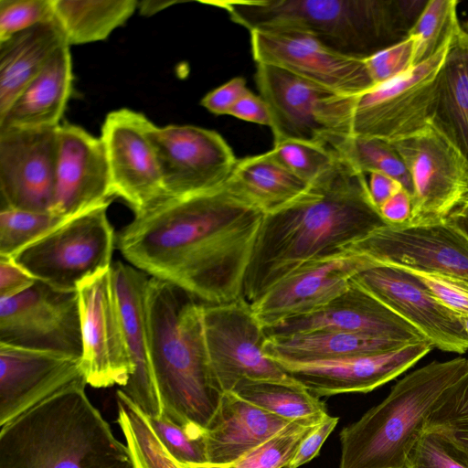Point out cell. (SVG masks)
<instances>
[{
	"label": "cell",
	"instance_id": "cell-1",
	"mask_svg": "<svg viewBox=\"0 0 468 468\" xmlns=\"http://www.w3.org/2000/svg\"><path fill=\"white\" fill-rule=\"evenodd\" d=\"M265 213L227 183L168 197L117 234L129 264L183 289L201 303L237 300Z\"/></svg>",
	"mask_w": 468,
	"mask_h": 468
},
{
	"label": "cell",
	"instance_id": "cell-2",
	"mask_svg": "<svg viewBox=\"0 0 468 468\" xmlns=\"http://www.w3.org/2000/svg\"><path fill=\"white\" fill-rule=\"evenodd\" d=\"M365 175L335 153L333 164L303 194L265 214L244 282L242 296L249 303L303 264L346 251L388 224Z\"/></svg>",
	"mask_w": 468,
	"mask_h": 468
},
{
	"label": "cell",
	"instance_id": "cell-3",
	"mask_svg": "<svg viewBox=\"0 0 468 468\" xmlns=\"http://www.w3.org/2000/svg\"><path fill=\"white\" fill-rule=\"evenodd\" d=\"M146 317L162 415L180 425L206 429L223 392L209 363L202 303L171 282L150 277Z\"/></svg>",
	"mask_w": 468,
	"mask_h": 468
},
{
	"label": "cell",
	"instance_id": "cell-4",
	"mask_svg": "<svg viewBox=\"0 0 468 468\" xmlns=\"http://www.w3.org/2000/svg\"><path fill=\"white\" fill-rule=\"evenodd\" d=\"M76 383L0 430V468H134L127 445Z\"/></svg>",
	"mask_w": 468,
	"mask_h": 468
},
{
	"label": "cell",
	"instance_id": "cell-5",
	"mask_svg": "<svg viewBox=\"0 0 468 468\" xmlns=\"http://www.w3.org/2000/svg\"><path fill=\"white\" fill-rule=\"evenodd\" d=\"M249 31L284 27L304 31L328 48L367 58L408 37L426 1L213 0Z\"/></svg>",
	"mask_w": 468,
	"mask_h": 468
},
{
	"label": "cell",
	"instance_id": "cell-6",
	"mask_svg": "<svg viewBox=\"0 0 468 468\" xmlns=\"http://www.w3.org/2000/svg\"><path fill=\"white\" fill-rule=\"evenodd\" d=\"M467 359L433 361L405 376L378 405L339 434V468H408L437 399L465 370Z\"/></svg>",
	"mask_w": 468,
	"mask_h": 468
},
{
	"label": "cell",
	"instance_id": "cell-7",
	"mask_svg": "<svg viewBox=\"0 0 468 468\" xmlns=\"http://www.w3.org/2000/svg\"><path fill=\"white\" fill-rule=\"evenodd\" d=\"M255 81L272 115L273 143L296 139L329 148L351 136L356 95L335 92L267 64H256Z\"/></svg>",
	"mask_w": 468,
	"mask_h": 468
},
{
	"label": "cell",
	"instance_id": "cell-8",
	"mask_svg": "<svg viewBox=\"0 0 468 468\" xmlns=\"http://www.w3.org/2000/svg\"><path fill=\"white\" fill-rule=\"evenodd\" d=\"M109 205L69 218L11 258L37 281L77 291L82 281L112 265L117 235L108 218Z\"/></svg>",
	"mask_w": 468,
	"mask_h": 468
},
{
	"label": "cell",
	"instance_id": "cell-9",
	"mask_svg": "<svg viewBox=\"0 0 468 468\" xmlns=\"http://www.w3.org/2000/svg\"><path fill=\"white\" fill-rule=\"evenodd\" d=\"M452 36L429 59L389 81L357 94L351 136L378 138L391 143L431 125L436 104L439 72Z\"/></svg>",
	"mask_w": 468,
	"mask_h": 468
},
{
	"label": "cell",
	"instance_id": "cell-10",
	"mask_svg": "<svg viewBox=\"0 0 468 468\" xmlns=\"http://www.w3.org/2000/svg\"><path fill=\"white\" fill-rule=\"evenodd\" d=\"M202 323L210 367L223 393L244 379L294 380L265 355L268 336L243 296L225 303H202Z\"/></svg>",
	"mask_w": 468,
	"mask_h": 468
},
{
	"label": "cell",
	"instance_id": "cell-11",
	"mask_svg": "<svg viewBox=\"0 0 468 468\" xmlns=\"http://www.w3.org/2000/svg\"><path fill=\"white\" fill-rule=\"evenodd\" d=\"M403 158L413 186L406 224L449 221L468 201V161L431 124L390 143Z\"/></svg>",
	"mask_w": 468,
	"mask_h": 468
},
{
	"label": "cell",
	"instance_id": "cell-12",
	"mask_svg": "<svg viewBox=\"0 0 468 468\" xmlns=\"http://www.w3.org/2000/svg\"><path fill=\"white\" fill-rule=\"evenodd\" d=\"M346 250L399 269L468 283V238L452 222L387 224Z\"/></svg>",
	"mask_w": 468,
	"mask_h": 468
},
{
	"label": "cell",
	"instance_id": "cell-13",
	"mask_svg": "<svg viewBox=\"0 0 468 468\" xmlns=\"http://www.w3.org/2000/svg\"><path fill=\"white\" fill-rule=\"evenodd\" d=\"M0 344L81 356L77 291L36 281L24 292L0 299Z\"/></svg>",
	"mask_w": 468,
	"mask_h": 468
},
{
	"label": "cell",
	"instance_id": "cell-14",
	"mask_svg": "<svg viewBox=\"0 0 468 468\" xmlns=\"http://www.w3.org/2000/svg\"><path fill=\"white\" fill-rule=\"evenodd\" d=\"M147 135L169 197L220 188L238 162L231 147L216 131L194 125L158 127L151 122Z\"/></svg>",
	"mask_w": 468,
	"mask_h": 468
},
{
	"label": "cell",
	"instance_id": "cell-15",
	"mask_svg": "<svg viewBox=\"0 0 468 468\" xmlns=\"http://www.w3.org/2000/svg\"><path fill=\"white\" fill-rule=\"evenodd\" d=\"M250 35L256 64L283 69L341 94L357 95L374 87L365 58L339 53L304 31L267 27Z\"/></svg>",
	"mask_w": 468,
	"mask_h": 468
},
{
	"label": "cell",
	"instance_id": "cell-16",
	"mask_svg": "<svg viewBox=\"0 0 468 468\" xmlns=\"http://www.w3.org/2000/svg\"><path fill=\"white\" fill-rule=\"evenodd\" d=\"M82 337L80 364L87 384L125 387L133 367L116 301L112 267L77 287Z\"/></svg>",
	"mask_w": 468,
	"mask_h": 468
},
{
	"label": "cell",
	"instance_id": "cell-17",
	"mask_svg": "<svg viewBox=\"0 0 468 468\" xmlns=\"http://www.w3.org/2000/svg\"><path fill=\"white\" fill-rule=\"evenodd\" d=\"M151 121L143 113L119 109L105 118L103 143L112 197L142 214L169 197L154 147L147 135Z\"/></svg>",
	"mask_w": 468,
	"mask_h": 468
},
{
	"label": "cell",
	"instance_id": "cell-18",
	"mask_svg": "<svg viewBox=\"0 0 468 468\" xmlns=\"http://www.w3.org/2000/svg\"><path fill=\"white\" fill-rule=\"evenodd\" d=\"M59 126L0 127L1 207L50 212Z\"/></svg>",
	"mask_w": 468,
	"mask_h": 468
},
{
	"label": "cell",
	"instance_id": "cell-19",
	"mask_svg": "<svg viewBox=\"0 0 468 468\" xmlns=\"http://www.w3.org/2000/svg\"><path fill=\"white\" fill-rule=\"evenodd\" d=\"M351 281L410 324L433 346L457 354L468 350L460 315L408 271L370 260Z\"/></svg>",
	"mask_w": 468,
	"mask_h": 468
},
{
	"label": "cell",
	"instance_id": "cell-20",
	"mask_svg": "<svg viewBox=\"0 0 468 468\" xmlns=\"http://www.w3.org/2000/svg\"><path fill=\"white\" fill-rule=\"evenodd\" d=\"M369 261L348 250L310 261L273 285L251 308L264 328L313 313L346 292L351 278Z\"/></svg>",
	"mask_w": 468,
	"mask_h": 468
},
{
	"label": "cell",
	"instance_id": "cell-21",
	"mask_svg": "<svg viewBox=\"0 0 468 468\" xmlns=\"http://www.w3.org/2000/svg\"><path fill=\"white\" fill-rule=\"evenodd\" d=\"M80 382V357L0 344V427Z\"/></svg>",
	"mask_w": 468,
	"mask_h": 468
},
{
	"label": "cell",
	"instance_id": "cell-22",
	"mask_svg": "<svg viewBox=\"0 0 468 468\" xmlns=\"http://www.w3.org/2000/svg\"><path fill=\"white\" fill-rule=\"evenodd\" d=\"M432 347L431 342L422 340L383 353L312 362L274 361L320 398L372 391L410 368Z\"/></svg>",
	"mask_w": 468,
	"mask_h": 468
},
{
	"label": "cell",
	"instance_id": "cell-23",
	"mask_svg": "<svg viewBox=\"0 0 468 468\" xmlns=\"http://www.w3.org/2000/svg\"><path fill=\"white\" fill-rule=\"evenodd\" d=\"M112 197L105 148L101 137L65 123L58 145L50 213L69 218Z\"/></svg>",
	"mask_w": 468,
	"mask_h": 468
},
{
	"label": "cell",
	"instance_id": "cell-24",
	"mask_svg": "<svg viewBox=\"0 0 468 468\" xmlns=\"http://www.w3.org/2000/svg\"><path fill=\"white\" fill-rule=\"evenodd\" d=\"M264 329L267 336L333 330L404 342L427 340L410 324L352 281L346 292L325 306Z\"/></svg>",
	"mask_w": 468,
	"mask_h": 468
},
{
	"label": "cell",
	"instance_id": "cell-25",
	"mask_svg": "<svg viewBox=\"0 0 468 468\" xmlns=\"http://www.w3.org/2000/svg\"><path fill=\"white\" fill-rule=\"evenodd\" d=\"M116 301L133 367L128 384L120 388L149 419L162 416L149 349L146 294L150 276L121 261L112 265Z\"/></svg>",
	"mask_w": 468,
	"mask_h": 468
},
{
	"label": "cell",
	"instance_id": "cell-26",
	"mask_svg": "<svg viewBox=\"0 0 468 468\" xmlns=\"http://www.w3.org/2000/svg\"><path fill=\"white\" fill-rule=\"evenodd\" d=\"M290 422L233 392H225L204 430L207 463L231 464Z\"/></svg>",
	"mask_w": 468,
	"mask_h": 468
},
{
	"label": "cell",
	"instance_id": "cell-27",
	"mask_svg": "<svg viewBox=\"0 0 468 468\" xmlns=\"http://www.w3.org/2000/svg\"><path fill=\"white\" fill-rule=\"evenodd\" d=\"M72 81L69 46L65 44L0 118V127L59 126Z\"/></svg>",
	"mask_w": 468,
	"mask_h": 468
},
{
	"label": "cell",
	"instance_id": "cell-28",
	"mask_svg": "<svg viewBox=\"0 0 468 468\" xmlns=\"http://www.w3.org/2000/svg\"><path fill=\"white\" fill-rule=\"evenodd\" d=\"M65 44L56 20L37 25L0 42V118Z\"/></svg>",
	"mask_w": 468,
	"mask_h": 468
},
{
	"label": "cell",
	"instance_id": "cell-29",
	"mask_svg": "<svg viewBox=\"0 0 468 468\" xmlns=\"http://www.w3.org/2000/svg\"><path fill=\"white\" fill-rule=\"evenodd\" d=\"M431 125L468 161V38L462 24L439 72Z\"/></svg>",
	"mask_w": 468,
	"mask_h": 468
},
{
	"label": "cell",
	"instance_id": "cell-30",
	"mask_svg": "<svg viewBox=\"0 0 468 468\" xmlns=\"http://www.w3.org/2000/svg\"><path fill=\"white\" fill-rule=\"evenodd\" d=\"M409 343L367 335L316 330L281 336H268L265 355L272 360L312 362L399 349Z\"/></svg>",
	"mask_w": 468,
	"mask_h": 468
},
{
	"label": "cell",
	"instance_id": "cell-31",
	"mask_svg": "<svg viewBox=\"0 0 468 468\" xmlns=\"http://www.w3.org/2000/svg\"><path fill=\"white\" fill-rule=\"evenodd\" d=\"M226 183L265 214L292 202L310 184L284 166L271 150L238 160Z\"/></svg>",
	"mask_w": 468,
	"mask_h": 468
},
{
	"label": "cell",
	"instance_id": "cell-32",
	"mask_svg": "<svg viewBox=\"0 0 468 468\" xmlns=\"http://www.w3.org/2000/svg\"><path fill=\"white\" fill-rule=\"evenodd\" d=\"M137 6L136 0H54L55 20L69 46L106 39Z\"/></svg>",
	"mask_w": 468,
	"mask_h": 468
},
{
	"label": "cell",
	"instance_id": "cell-33",
	"mask_svg": "<svg viewBox=\"0 0 468 468\" xmlns=\"http://www.w3.org/2000/svg\"><path fill=\"white\" fill-rule=\"evenodd\" d=\"M263 410L289 421L322 420L325 404L296 380H241L231 391Z\"/></svg>",
	"mask_w": 468,
	"mask_h": 468
},
{
	"label": "cell",
	"instance_id": "cell-34",
	"mask_svg": "<svg viewBox=\"0 0 468 468\" xmlns=\"http://www.w3.org/2000/svg\"><path fill=\"white\" fill-rule=\"evenodd\" d=\"M424 432L434 435L451 456L468 467V359L463 373L432 407Z\"/></svg>",
	"mask_w": 468,
	"mask_h": 468
},
{
	"label": "cell",
	"instance_id": "cell-35",
	"mask_svg": "<svg viewBox=\"0 0 468 468\" xmlns=\"http://www.w3.org/2000/svg\"><path fill=\"white\" fill-rule=\"evenodd\" d=\"M116 398L117 421L134 468H184L165 447L148 416L122 390H117Z\"/></svg>",
	"mask_w": 468,
	"mask_h": 468
},
{
	"label": "cell",
	"instance_id": "cell-36",
	"mask_svg": "<svg viewBox=\"0 0 468 468\" xmlns=\"http://www.w3.org/2000/svg\"><path fill=\"white\" fill-rule=\"evenodd\" d=\"M329 149L347 159L364 174L378 172L394 178L412 197L413 186L407 165L389 142L348 136L339 139Z\"/></svg>",
	"mask_w": 468,
	"mask_h": 468
},
{
	"label": "cell",
	"instance_id": "cell-37",
	"mask_svg": "<svg viewBox=\"0 0 468 468\" xmlns=\"http://www.w3.org/2000/svg\"><path fill=\"white\" fill-rule=\"evenodd\" d=\"M458 4L457 0L426 2L408 34L415 39L413 66L434 56L460 27Z\"/></svg>",
	"mask_w": 468,
	"mask_h": 468
},
{
	"label": "cell",
	"instance_id": "cell-38",
	"mask_svg": "<svg viewBox=\"0 0 468 468\" xmlns=\"http://www.w3.org/2000/svg\"><path fill=\"white\" fill-rule=\"evenodd\" d=\"M69 218L50 212L1 207L0 256L13 257Z\"/></svg>",
	"mask_w": 468,
	"mask_h": 468
},
{
	"label": "cell",
	"instance_id": "cell-39",
	"mask_svg": "<svg viewBox=\"0 0 468 468\" xmlns=\"http://www.w3.org/2000/svg\"><path fill=\"white\" fill-rule=\"evenodd\" d=\"M322 420L292 421L228 466L229 468H285L296 453L303 439Z\"/></svg>",
	"mask_w": 468,
	"mask_h": 468
},
{
	"label": "cell",
	"instance_id": "cell-40",
	"mask_svg": "<svg viewBox=\"0 0 468 468\" xmlns=\"http://www.w3.org/2000/svg\"><path fill=\"white\" fill-rule=\"evenodd\" d=\"M273 155L302 179L312 182L335 161V153L326 146L296 139L273 143Z\"/></svg>",
	"mask_w": 468,
	"mask_h": 468
},
{
	"label": "cell",
	"instance_id": "cell-41",
	"mask_svg": "<svg viewBox=\"0 0 468 468\" xmlns=\"http://www.w3.org/2000/svg\"><path fill=\"white\" fill-rule=\"evenodd\" d=\"M157 436L182 464L207 463L204 430L197 425H180L165 416L149 419Z\"/></svg>",
	"mask_w": 468,
	"mask_h": 468
},
{
	"label": "cell",
	"instance_id": "cell-42",
	"mask_svg": "<svg viewBox=\"0 0 468 468\" xmlns=\"http://www.w3.org/2000/svg\"><path fill=\"white\" fill-rule=\"evenodd\" d=\"M53 20L54 0H0V42Z\"/></svg>",
	"mask_w": 468,
	"mask_h": 468
},
{
	"label": "cell",
	"instance_id": "cell-43",
	"mask_svg": "<svg viewBox=\"0 0 468 468\" xmlns=\"http://www.w3.org/2000/svg\"><path fill=\"white\" fill-rule=\"evenodd\" d=\"M415 52V39L407 37L365 58L374 86L389 81L411 69Z\"/></svg>",
	"mask_w": 468,
	"mask_h": 468
},
{
	"label": "cell",
	"instance_id": "cell-44",
	"mask_svg": "<svg viewBox=\"0 0 468 468\" xmlns=\"http://www.w3.org/2000/svg\"><path fill=\"white\" fill-rule=\"evenodd\" d=\"M406 271L424 285L445 306L460 315H468L467 282L445 276Z\"/></svg>",
	"mask_w": 468,
	"mask_h": 468
},
{
	"label": "cell",
	"instance_id": "cell-45",
	"mask_svg": "<svg viewBox=\"0 0 468 468\" xmlns=\"http://www.w3.org/2000/svg\"><path fill=\"white\" fill-rule=\"evenodd\" d=\"M408 468H468L445 450L432 434L423 432L410 452Z\"/></svg>",
	"mask_w": 468,
	"mask_h": 468
},
{
	"label": "cell",
	"instance_id": "cell-46",
	"mask_svg": "<svg viewBox=\"0 0 468 468\" xmlns=\"http://www.w3.org/2000/svg\"><path fill=\"white\" fill-rule=\"evenodd\" d=\"M250 91L246 80L235 77L207 93L200 104L213 114L229 115L234 105Z\"/></svg>",
	"mask_w": 468,
	"mask_h": 468
},
{
	"label": "cell",
	"instance_id": "cell-47",
	"mask_svg": "<svg viewBox=\"0 0 468 468\" xmlns=\"http://www.w3.org/2000/svg\"><path fill=\"white\" fill-rule=\"evenodd\" d=\"M338 421V417L326 415L303 439L296 453L285 468H299L316 457Z\"/></svg>",
	"mask_w": 468,
	"mask_h": 468
},
{
	"label": "cell",
	"instance_id": "cell-48",
	"mask_svg": "<svg viewBox=\"0 0 468 468\" xmlns=\"http://www.w3.org/2000/svg\"><path fill=\"white\" fill-rule=\"evenodd\" d=\"M36 281L13 258L0 256V299L24 292Z\"/></svg>",
	"mask_w": 468,
	"mask_h": 468
},
{
	"label": "cell",
	"instance_id": "cell-49",
	"mask_svg": "<svg viewBox=\"0 0 468 468\" xmlns=\"http://www.w3.org/2000/svg\"><path fill=\"white\" fill-rule=\"evenodd\" d=\"M229 115L246 122L268 126L271 129L273 125L272 115L268 104L260 95L251 91L234 105Z\"/></svg>",
	"mask_w": 468,
	"mask_h": 468
},
{
	"label": "cell",
	"instance_id": "cell-50",
	"mask_svg": "<svg viewBox=\"0 0 468 468\" xmlns=\"http://www.w3.org/2000/svg\"><path fill=\"white\" fill-rule=\"evenodd\" d=\"M412 197L404 188L399 190L378 207L383 219L390 225L406 224L411 215Z\"/></svg>",
	"mask_w": 468,
	"mask_h": 468
},
{
	"label": "cell",
	"instance_id": "cell-51",
	"mask_svg": "<svg viewBox=\"0 0 468 468\" xmlns=\"http://www.w3.org/2000/svg\"><path fill=\"white\" fill-rule=\"evenodd\" d=\"M368 188L373 203L378 208L399 190L403 188L394 178L381 173H370Z\"/></svg>",
	"mask_w": 468,
	"mask_h": 468
},
{
	"label": "cell",
	"instance_id": "cell-52",
	"mask_svg": "<svg viewBox=\"0 0 468 468\" xmlns=\"http://www.w3.org/2000/svg\"><path fill=\"white\" fill-rule=\"evenodd\" d=\"M178 2L176 1H157V0H144L138 1L137 8L140 11V14L143 16H153L163 9L169 7L172 5H176Z\"/></svg>",
	"mask_w": 468,
	"mask_h": 468
},
{
	"label": "cell",
	"instance_id": "cell-53",
	"mask_svg": "<svg viewBox=\"0 0 468 468\" xmlns=\"http://www.w3.org/2000/svg\"><path fill=\"white\" fill-rule=\"evenodd\" d=\"M468 238V215L457 214L450 219Z\"/></svg>",
	"mask_w": 468,
	"mask_h": 468
},
{
	"label": "cell",
	"instance_id": "cell-54",
	"mask_svg": "<svg viewBox=\"0 0 468 468\" xmlns=\"http://www.w3.org/2000/svg\"><path fill=\"white\" fill-rule=\"evenodd\" d=\"M184 468H229L228 465L200 463V464H182Z\"/></svg>",
	"mask_w": 468,
	"mask_h": 468
},
{
	"label": "cell",
	"instance_id": "cell-55",
	"mask_svg": "<svg viewBox=\"0 0 468 468\" xmlns=\"http://www.w3.org/2000/svg\"><path fill=\"white\" fill-rule=\"evenodd\" d=\"M460 321L463 324V327L466 335H468V315H460Z\"/></svg>",
	"mask_w": 468,
	"mask_h": 468
},
{
	"label": "cell",
	"instance_id": "cell-56",
	"mask_svg": "<svg viewBox=\"0 0 468 468\" xmlns=\"http://www.w3.org/2000/svg\"><path fill=\"white\" fill-rule=\"evenodd\" d=\"M460 214L468 215V201L466 202V204L464 205V207L461 210Z\"/></svg>",
	"mask_w": 468,
	"mask_h": 468
},
{
	"label": "cell",
	"instance_id": "cell-57",
	"mask_svg": "<svg viewBox=\"0 0 468 468\" xmlns=\"http://www.w3.org/2000/svg\"><path fill=\"white\" fill-rule=\"evenodd\" d=\"M463 29L464 30L467 38H468V21H466L464 24L462 25Z\"/></svg>",
	"mask_w": 468,
	"mask_h": 468
}]
</instances>
